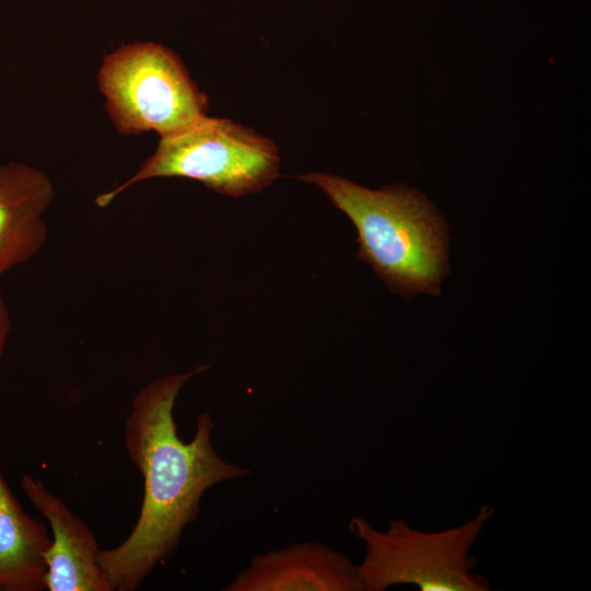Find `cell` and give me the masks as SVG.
I'll return each mask as SVG.
<instances>
[{"mask_svg":"<svg viewBox=\"0 0 591 591\" xmlns=\"http://www.w3.org/2000/svg\"><path fill=\"white\" fill-rule=\"evenodd\" d=\"M21 487L51 530V543L44 554L45 589L112 591L99 564L101 548L86 524L40 479L25 474Z\"/></svg>","mask_w":591,"mask_h":591,"instance_id":"8992f818","label":"cell"},{"mask_svg":"<svg viewBox=\"0 0 591 591\" xmlns=\"http://www.w3.org/2000/svg\"><path fill=\"white\" fill-rule=\"evenodd\" d=\"M53 198L54 186L40 170L15 161L0 165V277L42 250Z\"/></svg>","mask_w":591,"mask_h":591,"instance_id":"ba28073f","label":"cell"},{"mask_svg":"<svg viewBox=\"0 0 591 591\" xmlns=\"http://www.w3.org/2000/svg\"><path fill=\"white\" fill-rule=\"evenodd\" d=\"M490 506L462 525L440 532L412 529L403 519L391 520L385 532L354 517L349 528L366 546L356 565L364 591H384L397 584H414L421 591H488L489 581L471 572L477 560L468 552L493 515Z\"/></svg>","mask_w":591,"mask_h":591,"instance_id":"277c9868","label":"cell"},{"mask_svg":"<svg viewBox=\"0 0 591 591\" xmlns=\"http://www.w3.org/2000/svg\"><path fill=\"white\" fill-rule=\"evenodd\" d=\"M300 179L317 185L357 229L358 257L405 298L439 296L448 274V229L437 208L404 185L373 190L332 174Z\"/></svg>","mask_w":591,"mask_h":591,"instance_id":"7a4b0ae2","label":"cell"},{"mask_svg":"<svg viewBox=\"0 0 591 591\" xmlns=\"http://www.w3.org/2000/svg\"><path fill=\"white\" fill-rule=\"evenodd\" d=\"M1 278V277H0ZM11 332V320L4 298L0 290V359L3 356Z\"/></svg>","mask_w":591,"mask_h":591,"instance_id":"30bf717a","label":"cell"},{"mask_svg":"<svg viewBox=\"0 0 591 591\" xmlns=\"http://www.w3.org/2000/svg\"><path fill=\"white\" fill-rule=\"evenodd\" d=\"M99 86L106 112L123 135L181 131L206 116L207 96L169 48L152 42L125 45L104 57Z\"/></svg>","mask_w":591,"mask_h":591,"instance_id":"5b68a950","label":"cell"},{"mask_svg":"<svg viewBox=\"0 0 591 591\" xmlns=\"http://www.w3.org/2000/svg\"><path fill=\"white\" fill-rule=\"evenodd\" d=\"M45 524L28 515L0 475V591L45 589Z\"/></svg>","mask_w":591,"mask_h":591,"instance_id":"9c48e42d","label":"cell"},{"mask_svg":"<svg viewBox=\"0 0 591 591\" xmlns=\"http://www.w3.org/2000/svg\"><path fill=\"white\" fill-rule=\"evenodd\" d=\"M209 367L158 378L134 397L124 427V444L143 477L138 520L119 545L101 549L99 564L112 591L137 590L160 563L176 552L185 528L198 515L213 485L248 475L222 460L212 444L213 421L198 415L189 442L177 434L174 406L179 391Z\"/></svg>","mask_w":591,"mask_h":591,"instance_id":"6da1fadb","label":"cell"},{"mask_svg":"<svg viewBox=\"0 0 591 591\" xmlns=\"http://www.w3.org/2000/svg\"><path fill=\"white\" fill-rule=\"evenodd\" d=\"M225 591H364L354 565L318 543L292 544L255 555Z\"/></svg>","mask_w":591,"mask_h":591,"instance_id":"52a82bcc","label":"cell"},{"mask_svg":"<svg viewBox=\"0 0 591 591\" xmlns=\"http://www.w3.org/2000/svg\"><path fill=\"white\" fill-rule=\"evenodd\" d=\"M275 143L228 118L207 115L187 128L160 137L158 147L140 167L115 188L100 194L95 204L109 206L132 185L155 177H185L231 197L256 193L279 176Z\"/></svg>","mask_w":591,"mask_h":591,"instance_id":"3957f363","label":"cell"}]
</instances>
